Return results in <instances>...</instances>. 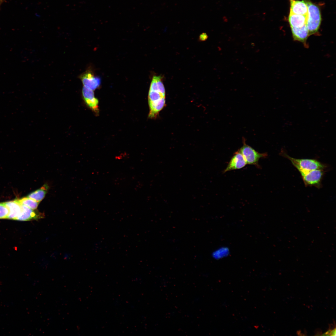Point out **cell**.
I'll list each match as a JSON object with an SVG mask.
<instances>
[{
	"label": "cell",
	"instance_id": "6da1fadb",
	"mask_svg": "<svg viewBox=\"0 0 336 336\" xmlns=\"http://www.w3.org/2000/svg\"><path fill=\"white\" fill-rule=\"evenodd\" d=\"M308 7L306 25L309 36L318 33L321 22V15L319 6L310 0H304Z\"/></svg>",
	"mask_w": 336,
	"mask_h": 336
},
{
	"label": "cell",
	"instance_id": "7a4b0ae2",
	"mask_svg": "<svg viewBox=\"0 0 336 336\" xmlns=\"http://www.w3.org/2000/svg\"><path fill=\"white\" fill-rule=\"evenodd\" d=\"M281 154L289 159L300 173L315 170H323L326 167L324 165L316 160L292 158L282 151Z\"/></svg>",
	"mask_w": 336,
	"mask_h": 336
},
{
	"label": "cell",
	"instance_id": "3957f363",
	"mask_svg": "<svg viewBox=\"0 0 336 336\" xmlns=\"http://www.w3.org/2000/svg\"><path fill=\"white\" fill-rule=\"evenodd\" d=\"M244 157L247 164L253 165L259 168V159L267 156L266 153H260L243 142V146L238 150Z\"/></svg>",
	"mask_w": 336,
	"mask_h": 336
},
{
	"label": "cell",
	"instance_id": "277c9868",
	"mask_svg": "<svg viewBox=\"0 0 336 336\" xmlns=\"http://www.w3.org/2000/svg\"><path fill=\"white\" fill-rule=\"evenodd\" d=\"M322 170H315L301 172L303 181L306 185H319L320 183L323 172Z\"/></svg>",
	"mask_w": 336,
	"mask_h": 336
},
{
	"label": "cell",
	"instance_id": "5b68a950",
	"mask_svg": "<svg viewBox=\"0 0 336 336\" xmlns=\"http://www.w3.org/2000/svg\"><path fill=\"white\" fill-rule=\"evenodd\" d=\"M79 77L84 86L92 91L99 87L100 84V78L95 76L89 70L80 75Z\"/></svg>",
	"mask_w": 336,
	"mask_h": 336
},
{
	"label": "cell",
	"instance_id": "8992f818",
	"mask_svg": "<svg viewBox=\"0 0 336 336\" xmlns=\"http://www.w3.org/2000/svg\"><path fill=\"white\" fill-rule=\"evenodd\" d=\"M247 164L243 156L238 150L231 157L223 172L225 173L229 171L242 169Z\"/></svg>",
	"mask_w": 336,
	"mask_h": 336
},
{
	"label": "cell",
	"instance_id": "52a82bcc",
	"mask_svg": "<svg viewBox=\"0 0 336 336\" xmlns=\"http://www.w3.org/2000/svg\"><path fill=\"white\" fill-rule=\"evenodd\" d=\"M22 210L20 215L16 220L21 221H28L38 220L43 218L44 214L38 211H35L26 206L21 204Z\"/></svg>",
	"mask_w": 336,
	"mask_h": 336
},
{
	"label": "cell",
	"instance_id": "ba28073f",
	"mask_svg": "<svg viewBox=\"0 0 336 336\" xmlns=\"http://www.w3.org/2000/svg\"><path fill=\"white\" fill-rule=\"evenodd\" d=\"M82 93L83 98L86 105L93 111L98 112V100L95 97L93 91L83 86Z\"/></svg>",
	"mask_w": 336,
	"mask_h": 336
},
{
	"label": "cell",
	"instance_id": "9c48e42d",
	"mask_svg": "<svg viewBox=\"0 0 336 336\" xmlns=\"http://www.w3.org/2000/svg\"><path fill=\"white\" fill-rule=\"evenodd\" d=\"M290 7V13L304 16H307L308 7L304 0H289Z\"/></svg>",
	"mask_w": 336,
	"mask_h": 336
},
{
	"label": "cell",
	"instance_id": "30bf717a",
	"mask_svg": "<svg viewBox=\"0 0 336 336\" xmlns=\"http://www.w3.org/2000/svg\"><path fill=\"white\" fill-rule=\"evenodd\" d=\"M5 203L9 210L7 219L16 220L21 213V204L16 199L5 202Z\"/></svg>",
	"mask_w": 336,
	"mask_h": 336
},
{
	"label": "cell",
	"instance_id": "8fae6325",
	"mask_svg": "<svg viewBox=\"0 0 336 336\" xmlns=\"http://www.w3.org/2000/svg\"><path fill=\"white\" fill-rule=\"evenodd\" d=\"M307 16L297 15L289 13L288 21L290 27L295 28H300L306 24Z\"/></svg>",
	"mask_w": 336,
	"mask_h": 336
},
{
	"label": "cell",
	"instance_id": "7c38bea8",
	"mask_svg": "<svg viewBox=\"0 0 336 336\" xmlns=\"http://www.w3.org/2000/svg\"><path fill=\"white\" fill-rule=\"evenodd\" d=\"M292 37L294 40L306 43L309 36L308 30L306 24L302 27L295 28H291Z\"/></svg>",
	"mask_w": 336,
	"mask_h": 336
},
{
	"label": "cell",
	"instance_id": "4fadbf2b",
	"mask_svg": "<svg viewBox=\"0 0 336 336\" xmlns=\"http://www.w3.org/2000/svg\"><path fill=\"white\" fill-rule=\"evenodd\" d=\"M48 188V185L44 184L40 189L29 194L27 197L40 203L44 198Z\"/></svg>",
	"mask_w": 336,
	"mask_h": 336
},
{
	"label": "cell",
	"instance_id": "5bb4252c",
	"mask_svg": "<svg viewBox=\"0 0 336 336\" xmlns=\"http://www.w3.org/2000/svg\"><path fill=\"white\" fill-rule=\"evenodd\" d=\"M229 254V248L226 246H222L214 250L212 253V256L214 259L219 260L227 257Z\"/></svg>",
	"mask_w": 336,
	"mask_h": 336
},
{
	"label": "cell",
	"instance_id": "9a60e30c",
	"mask_svg": "<svg viewBox=\"0 0 336 336\" xmlns=\"http://www.w3.org/2000/svg\"><path fill=\"white\" fill-rule=\"evenodd\" d=\"M16 199L21 204L25 205L33 210L36 209L40 203L27 197Z\"/></svg>",
	"mask_w": 336,
	"mask_h": 336
},
{
	"label": "cell",
	"instance_id": "2e32d148",
	"mask_svg": "<svg viewBox=\"0 0 336 336\" xmlns=\"http://www.w3.org/2000/svg\"><path fill=\"white\" fill-rule=\"evenodd\" d=\"M9 210L5 202L0 203V219H7Z\"/></svg>",
	"mask_w": 336,
	"mask_h": 336
},
{
	"label": "cell",
	"instance_id": "e0dca14e",
	"mask_svg": "<svg viewBox=\"0 0 336 336\" xmlns=\"http://www.w3.org/2000/svg\"><path fill=\"white\" fill-rule=\"evenodd\" d=\"M208 38L207 35L206 33H203L200 35L199 39L201 41H204L207 40Z\"/></svg>",
	"mask_w": 336,
	"mask_h": 336
},
{
	"label": "cell",
	"instance_id": "ac0fdd59",
	"mask_svg": "<svg viewBox=\"0 0 336 336\" xmlns=\"http://www.w3.org/2000/svg\"><path fill=\"white\" fill-rule=\"evenodd\" d=\"M329 335L331 336H336V328H335L334 329L331 330L329 334Z\"/></svg>",
	"mask_w": 336,
	"mask_h": 336
},
{
	"label": "cell",
	"instance_id": "d6986e66",
	"mask_svg": "<svg viewBox=\"0 0 336 336\" xmlns=\"http://www.w3.org/2000/svg\"><path fill=\"white\" fill-rule=\"evenodd\" d=\"M6 2V0H0V8L1 5L4 2Z\"/></svg>",
	"mask_w": 336,
	"mask_h": 336
}]
</instances>
